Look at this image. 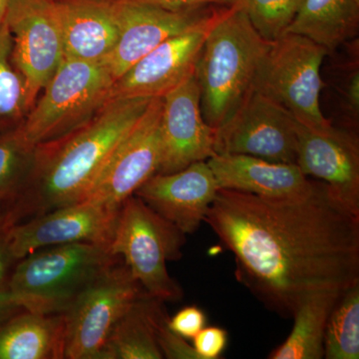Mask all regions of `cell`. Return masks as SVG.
Wrapping results in <instances>:
<instances>
[{
	"label": "cell",
	"mask_w": 359,
	"mask_h": 359,
	"mask_svg": "<svg viewBox=\"0 0 359 359\" xmlns=\"http://www.w3.org/2000/svg\"><path fill=\"white\" fill-rule=\"evenodd\" d=\"M193 341L200 359H219L228 346V332L219 327H205Z\"/></svg>",
	"instance_id": "1f68e13d"
},
{
	"label": "cell",
	"mask_w": 359,
	"mask_h": 359,
	"mask_svg": "<svg viewBox=\"0 0 359 359\" xmlns=\"http://www.w3.org/2000/svg\"><path fill=\"white\" fill-rule=\"evenodd\" d=\"M330 53L302 35L285 33L271 42L252 87L289 111L299 124L327 132L332 124L321 112L320 67Z\"/></svg>",
	"instance_id": "8992f818"
},
{
	"label": "cell",
	"mask_w": 359,
	"mask_h": 359,
	"mask_svg": "<svg viewBox=\"0 0 359 359\" xmlns=\"http://www.w3.org/2000/svg\"><path fill=\"white\" fill-rule=\"evenodd\" d=\"M150 101L113 99L79 128L39 146L25 186L6 202L18 224L83 201L113 151Z\"/></svg>",
	"instance_id": "7a4b0ae2"
},
{
	"label": "cell",
	"mask_w": 359,
	"mask_h": 359,
	"mask_svg": "<svg viewBox=\"0 0 359 359\" xmlns=\"http://www.w3.org/2000/svg\"><path fill=\"white\" fill-rule=\"evenodd\" d=\"M120 208L81 201L13 226V250L18 261L52 245L93 243L110 247Z\"/></svg>",
	"instance_id": "5bb4252c"
},
{
	"label": "cell",
	"mask_w": 359,
	"mask_h": 359,
	"mask_svg": "<svg viewBox=\"0 0 359 359\" xmlns=\"http://www.w3.org/2000/svg\"><path fill=\"white\" fill-rule=\"evenodd\" d=\"M219 190L207 161H199L181 171L155 174L135 195L182 233L189 235L205 222Z\"/></svg>",
	"instance_id": "e0dca14e"
},
{
	"label": "cell",
	"mask_w": 359,
	"mask_h": 359,
	"mask_svg": "<svg viewBox=\"0 0 359 359\" xmlns=\"http://www.w3.org/2000/svg\"><path fill=\"white\" fill-rule=\"evenodd\" d=\"M205 222L235 257L238 280L283 318L309 294L359 282V215L318 180L285 199L219 189Z\"/></svg>",
	"instance_id": "6da1fadb"
},
{
	"label": "cell",
	"mask_w": 359,
	"mask_h": 359,
	"mask_svg": "<svg viewBox=\"0 0 359 359\" xmlns=\"http://www.w3.org/2000/svg\"><path fill=\"white\" fill-rule=\"evenodd\" d=\"M6 21L13 36L11 59L25 81L29 112L65 59L57 9L50 0H11Z\"/></svg>",
	"instance_id": "30bf717a"
},
{
	"label": "cell",
	"mask_w": 359,
	"mask_h": 359,
	"mask_svg": "<svg viewBox=\"0 0 359 359\" xmlns=\"http://www.w3.org/2000/svg\"><path fill=\"white\" fill-rule=\"evenodd\" d=\"M224 7H219L199 25L164 40L135 63L116 80L109 101L163 97L195 74L205 40Z\"/></svg>",
	"instance_id": "7c38bea8"
},
{
	"label": "cell",
	"mask_w": 359,
	"mask_h": 359,
	"mask_svg": "<svg viewBox=\"0 0 359 359\" xmlns=\"http://www.w3.org/2000/svg\"><path fill=\"white\" fill-rule=\"evenodd\" d=\"M340 103L346 117L358 122L359 114V69L358 63L353 65L347 70L346 76L339 86Z\"/></svg>",
	"instance_id": "d6a6232c"
},
{
	"label": "cell",
	"mask_w": 359,
	"mask_h": 359,
	"mask_svg": "<svg viewBox=\"0 0 359 359\" xmlns=\"http://www.w3.org/2000/svg\"><path fill=\"white\" fill-rule=\"evenodd\" d=\"M304 0H236L262 39L276 41L287 32Z\"/></svg>",
	"instance_id": "4316f807"
},
{
	"label": "cell",
	"mask_w": 359,
	"mask_h": 359,
	"mask_svg": "<svg viewBox=\"0 0 359 359\" xmlns=\"http://www.w3.org/2000/svg\"><path fill=\"white\" fill-rule=\"evenodd\" d=\"M164 302L142 292L116 323L104 351L103 359H162L157 328L167 316Z\"/></svg>",
	"instance_id": "44dd1931"
},
{
	"label": "cell",
	"mask_w": 359,
	"mask_h": 359,
	"mask_svg": "<svg viewBox=\"0 0 359 359\" xmlns=\"http://www.w3.org/2000/svg\"><path fill=\"white\" fill-rule=\"evenodd\" d=\"M207 325V316L197 306L180 309L168 320V327L175 334L185 339H193Z\"/></svg>",
	"instance_id": "4dcf8cb0"
},
{
	"label": "cell",
	"mask_w": 359,
	"mask_h": 359,
	"mask_svg": "<svg viewBox=\"0 0 359 359\" xmlns=\"http://www.w3.org/2000/svg\"><path fill=\"white\" fill-rule=\"evenodd\" d=\"M143 292L121 257L103 269L65 311V358L103 359L116 323Z\"/></svg>",
	"instance_id": "ba28073f"
},
{
	"label": "cell",
	"mask_w": 359,
	"mask_h": 359,
	"mask_svg": "<svg viewBox=\"0 0 359 359\" xmlns=\"http://www.w3.org/2000/svg\"><path fill=\"white\" fill-rule=\"evenodd\" d=\"M162 99V151L157 173H174L212 157L216 129L203 117L196 72Z\"/></svg>",
	"instance_id": "9a60e30c"
},
{
	"label": "cell",
	"mask_w": 359,
	"mask_h": 359,
	"mask_svg": "<svg viewBox=\"0 0 359 359\" xmlns=\"http://www.w3.org/2000/svg\"><path fill=\"white\" fill-rule=\"evenodd\" d=\"M65 58L104 62L118 39L115 0H53Z\"/></svg>",
	"instance_id": "d6986e66"
},
{
	"label": "cell",
	"mask_w": 359,
	"mask_h": 359,
	"mask_svg": "<svg viewBox=\"0 0 359 359\" xmlns=\"http://www.w3.org/2000/svg\"><path fill=\"white\" fill-rule=\"evenodd\" d=\"M162 97L151 99L140 119L113 151L83 201L121 208L157 174L162 151Z\"/></svg>",
	"instance_id": "8fae6325"
},
{
	"label": "cell",
	"mask_w": 359,
	"mask_h": 359,
	"mask_svg": "<svg viewBox=\"0 0 359 359\" xmlns=\"http://www.w3.org/2000/svg\"><path fill=\"white\" fill-rule=\"evenodd\" d=\"M185 243V233L133 195L120 208L110 252L151 297L179 302L183 290L168 273L167 262L181 259Z\"/></svg>",
	"instance_id": "277c9868"
},
{
	"label": "cell",
	"mask_w": 359,
	"mask_h": 359,
	"mask_svg": "<svg viewBox=\"0 0 359 359\" xmlns=\"http://www.w3.org/2000/svg\"><path fill=\"white\" fill-rule=\"evenodd\" d=\"M325 358H359V282L342 292L330 314Z\"/></svg>",
	"instance_id": "cb8c5ba5"
},
{
	"label": "cell",
	"mask_w": 359,
	"mask_h": 359,
	"mask_svg": "<svg viewBox=\"0 0 359 359\" xmlns=\"http://www.w3.org/2000/svg\"><path fill=\"white\" fill-rule=\"evenodd\" d=\"M170 316H164L157 328V340L163 358L168 359H200L194 347L185 339L168 327Z\"/></svg>",
	"instance_id": "f546056e"
},
{
	"label": "cell",
	"mask_w": 359,
	"mask_h": 359,
	"mask_svg": "<svg viewBox=\"0 0 359 359\" xmlns=\"http://www.w3.org/2000/svg\"><path fill=\"white\" fill-rule=\"evenodd\" d=\"M119 257L108 245H52L20 259L6 283L15 294L43 299L65 311L78 294Z\"/></svg>",
	"instance_id": "52a82bcc"
},
{
	"label": "cell",
	"mask_w": 359,
	"mask_h": 359,
	"mask_svg": "<svg viewBox=\"0 0 359 359\" xmlns=\"http://www.w3.org/2000/svg\"><path fill=\"white\" fill-rule=\"evenodd\" d=\"M114 79L104 62L63 59L43 94L18 126L29 145L62 138L109 101Z\"/></svg>",
	"instance_id": "5b68a950"
},
{
	"label": "cell",
	"mask_w": 359,
	"mask_h": 359,
	"mask_svg": "<svg viewBox=\"0 0 359 359\" xmlns=\"http://www.w3.org/2000/svg\"><path fill=\"white\" fill-rule=\"evenodd\" d=\"M172 11H190L207 6H231L236 0H134Z\"/></svg>",
	"instance_id": "836d02e7"
},
{
	"label": "cell",
	"mask_w": 359,
	"mask_h": 359,
	"mask_svg": "<svg viewBox=\"0 0 359 359\" xmlns=\"http://www.w3.org/2000/svg\"><path fill=\"white\" fill-rule=\"evenodd\" d=\"M65 311H25L0 325V359H62Z\"/></svg>",
	"instance_id": "ffe728a7"
},
{
	"label": "cell",
	"mask_w": 359,
	"mask_h": 359,
	"mask_svg": "<svg viewBox=\"0 0 359 359\" xmlns=\"http://www.w3.org/2000/svg\"><path fill=\"white\" fill-rule=\"evenodd\" d=\"M271 43L259 36L241 7H224L196 66L201 110L212 128H219L252 88Z\"/></svg>",
	"instance_id": "3957f363"
},
{
	"label": "cell",
	"mask_w": 359,
	"mask_h": 359,
	"mask_svg": "<svg viewBox=\"0 0 359 359\" xmlns=\"http://www.w3.org/2000/svg\"><path fill=\"white\" fill-rule=\"evenodd\" d=\"M50 1H53V0H50Z\"/></svg>",
	"instance_id": "d590c367"
},
{
	"label": "cell",
	"mask_w": 359,
	"mask_h": 359,
	"mask_svg": "<svg viewBox=\"0 0 359 359\" xmlns=\"http://www.w3.org/2000/svg\"><path fill=\"white\" fill-rule=\"evenodd\" d=\"M297 165L306 177L327 184L344 205L359 215V141L353 132H316L297 122Z\"/></svg>",
	"instance_id": "2e32d148"
},
{
	"label": "cell",
	"mask_w": 359,
	"mask_h": 359,
	"mask_svg": "<svg viewBox=\"0 0 359 359\" xmlns=\"http://www.w3.org/2000/svg\"><path fill=\"white\" fill-rule=\"evenodd\" d=\"M35 151L21 133L20 126L0 135V202L13 200L32 172Z\"/></svg>",
	"instance_id": "484cf974"
},
{
	"label": "cell",
	"mask_w": 359,
	"mask_h": 359,
	"mask_svg": "<svg viewBox=\"0 0 359 359\" xmlns=\"http://www.w3.org/2000/svg\"><path fill=\"white\" fill-rule=\"evenodd\" d=\"M219 7L172 11L134 0H115L119 32L104 61L114 82L164 40L199 25Z\"/></svg>",
	"instance_id": "4fadbf2b"
},
{
	"label": "cell",
	"mask_w": 359,
	"mask_h": 359,
	"mask_svg": "<svg viewBox=\"0 0 359 359\" xmlns=\"http://www.w3.org/2000/svg\"><path fill=\"white\" fill-rule=\"evenodd\" d=\"M297 121L289 111L254 88L216 129L215 155L254 156L297 164Z\"/></svg>",
	"instance_id": "9c48e42d"
},
{
	"label": "cell",
	"mask_w": 359,
	"mask_h": 359,
	"mask_svg": "<svg viewBox=\"0 0 359 359\" xmlns=\"http://www.w3.org/2000/svg\"><path fill=\"white\" fill-rule=\"evenodd\" d=\"M219 189L252 194L271 199L306 195L313 180L302 173L297 164L269 161L240 154H216L207 160Z\"/></svg>",
	"instance_id": "ac0fdd59"
},
{
	"label": "cell",
	"mask_w": 359,
	"mask_h": 359,
	"mask_svg": "<svg viewBox=\"0 0 359 359\" xmlns=\"http://www.w3.org/2000/svg\"><path fill=\"white\" fill-rule=\"evenodd\" d=\"M344 290L314 292L301 302L287 339L269 353L271 359L325 358V330L330 314Z\"/></svg>",
	"instance_id": "603a6c76"
},
{
	"label": "cell",
	"mask_w": 359,
	"mask_h": 359,
	"mask_svg": "<svg viewBox=\"0 0 359 359\" xmlns=\"http://www.w3.org/2000/svg\"><path fill=\"white\" fill-rule=\"evenodd\" d=\"M11 0H0V25L6 21Z\"/></svg>",
	"instance_id": "e575fe53"
},
{
	"label": "cell",
	"mask_w": 359,
	"mask_h": 359,
	"mask_svg": "<svg viewBox=\"0 0 359 359\" xmlns=\"http://www.w3.org/2000/svg\"><path fill=\"white\" fill-rule=\"evenodd\" d=\"M25 311H42L60 313L50 302L37 297L15 294L7 283L0 285V325L9 318Z\"/></svg>",
	"instance_id": "83f0119b"
},
{
	"label": "cell",
	"mask_w": 359,
	"mask_h": 359,
	"mask_svg": "<svg viewBox=\"0 0 359 359\" xmlns=\"http://www.w3.org/2000/svg\"><path fill=\"white\" fill-rule=\"evenodd\" d=\"M13 36L6 21L0 25V131L13 129L27 114L25 81L14 67Z\"/></svg>",
	"instance_id": "d4e9b609"
},
{
	"label": "cell",
	"mask_w": 359,
	"mask_h": 359,
	"mask_svg": "<svg viewBox=\"0 0 359 359\" xmlns=\"http://www.w3.org/2000/svg\"><path fill=\"white\" fill-rule=\"evenodd\" d=\"M16 224L8 205L0 202V285L7 282L18 262L13 250V230Z\"/></svg>",
	"instance_id": "f1b7e54d"
},
{
	"label": "cell",
	"mask_w": 359,
	"mask_h": 359,
	"mask_svg": "<svg viewBox=\"0 0 359 359\" xmlns=\"http://www.w3.org/2000/svg\"><path fill=\"white\" fill-rule=\"evenodd\" d=\"M358 0H304L285 33H295L334 51L358 33Z\"/></svg>",
	"instance_id": "7402d4cb"
}]
</instances>
